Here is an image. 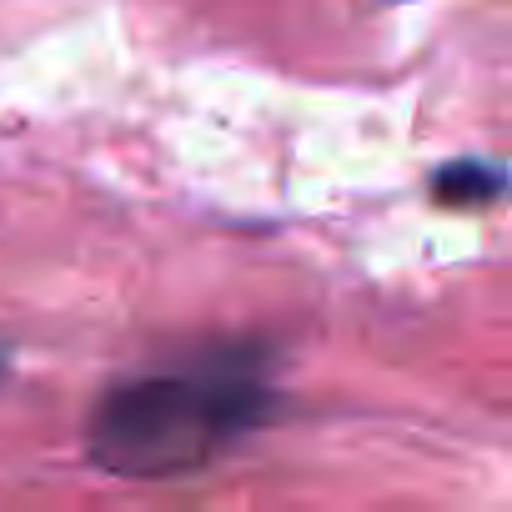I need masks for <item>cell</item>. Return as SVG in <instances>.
I'll list each match as a JSON object with an SVG mask.
<instances>
[{"label": "cell", "instance_id": "obj_1", "mask_svg": "<svg viewBox=\"0 0 512 512\" xmlns=\"http://www.w3.org/2000/svg\"><path fill=\"white\" fill-rule=\"evenodd\" d=\"M277 387L246 352L146 372L101 392L86 422V452L116 477H181L216 462L272 417Z\"/></svg>", "mask_w": 512, "mask_h": 512}, {"label": "cell", "instance_id": "obj_2", "mask_svg": "<svg viewBox=\"0 0 512 512\" xmlns=\"http://www.w3.org/2000/svg\"><path fill=\"white\" fill-rule=\"evenodd\" d=\"M502 191H507V171L492 161H477V156L447 161L432 176V201H442V206H487Z\"/></svg>", "mask_w": 512, "mask_h": 512}, {"label": "cell", "instance_id": "obj_3", "mask_svg": "<svg viewBox=\"0 0 512 512\" xmlns=\"http://www.w3.org/2000/svg\"><path fill=\"white\" fill-rule=\"evenodd\" d=\"M0 372H6V357H0Z\"/></svg>", "mask_w": 512, "mask_h": 512}]
</instances>
